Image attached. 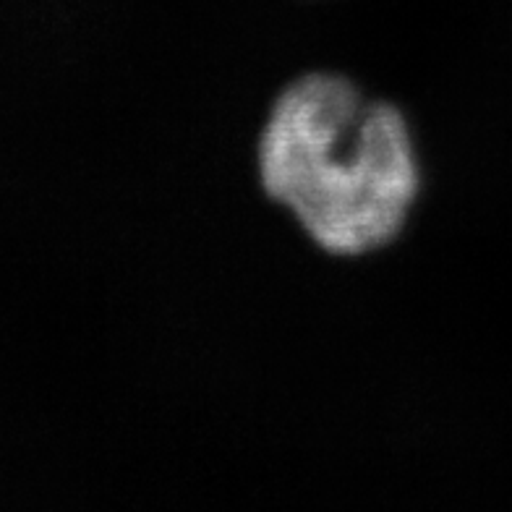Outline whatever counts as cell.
Instances as JSON below:
<instances>
[{
    "mask_svg": "<svg viewBox=\"0 0 512 512\" xmlns=\"http://www.w3.org/2000/svg\"><path fill=\"white\" fill-rule=\"evenodd\" d=\"M259 181L319 249L356 259L403 233L421 194V162L395 105L340 74H306L267 115Z\"/></svg>",
    "mask_w": 512,
    "mask_h": 512,
    "instance_id": "6da1fadb",
    "label": "cell"
}]
</instances>
